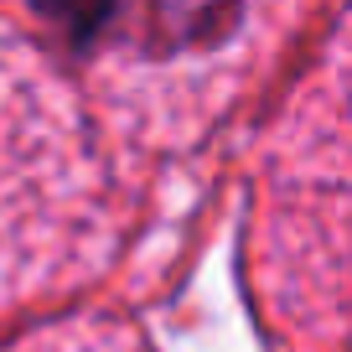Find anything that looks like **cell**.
Wrapping results in <instances>:
<instances>
[{
	"mask_svg": "<svg viewBox=\"0 0 352 352\" xmlns=\"http://www.w3.org/2000/svg\"><path fill=\"white\" fill-rule=\"evenodd\" d=\"M327 99H321V120H327V135L331 145L342 140V151H327V166H331V187L342 182V192H331V223L342 218V233H337V249H342V264H347V280H342V300L352 306V36H342V52H331V67H327ZM331 249V254H337Z\"/></svg>",
	"mask_w": 352,
	"mask_h": 352,
	"instance_id": "6da1fadb",
	"label": "cell"
}]
</instances>
